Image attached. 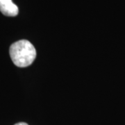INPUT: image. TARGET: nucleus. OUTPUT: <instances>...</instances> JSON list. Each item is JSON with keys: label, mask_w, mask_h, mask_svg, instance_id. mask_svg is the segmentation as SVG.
<instances>
[{"label": "nucleus", "mask_w": 125, "mask_h": 125, "mask_svg": "<svg viewBox=\"0 0 125 125\" xmlns=\"http://www.w3.org/2000/svg\"><path fill=\"white\" fill-rule=\"evenodd\" d=\"M9 54L16 66L26 67L34 61L36 57V50L29 41L21 40L10 45Z\"/></svg>", "instance_id": "nucleus-1"}, {"label": "nucleus", "mask_w": 125, "mask_h": 125, "mask_svg": "<svg viewBox=\"0 0 125 125\" xmlns=\"http://www.w3.org/2000/svg\"><path fill=\"white\" fill-rule=\"evenodd\" d=\"M0 11L6 16L15 17L18 14L19 10L12 0H0Z\"/></svg>", "instance_id": "nucleus-2"}, {"label": "nucleus", "mask_w": 125, "mask_h": 125, "mask_svg": "<svg viewBox=\"0 0 125 125\" xmlns=\"http://www.w3.org/2000/svg\"><path fill=\"white\" fill-rule=\"evenodd\" d=\"M15 125H28L27 123H25V122H19V123H17V124H15Z\"/></svg>", "instance_id": "nucleus-3"}]
</instances>
